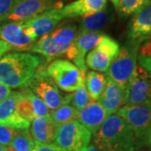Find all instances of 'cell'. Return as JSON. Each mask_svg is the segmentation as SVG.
I'll return each instance as SVG.
<instances>
[{
  "instance_id": "cell-43",
  "label": "cell",
  "mask_w": 151,
  "mask_h": 151,
  "mask_svg": "<svg viewBox=\"0 0 151 151\" xmlns=\"http://www.w3.org/2000/svg\"><path fill=\"white\" fill-rule=\"evenodd\" d=\"M20 1H22V0H15L16 4H18V3H19V2H20Z\"/></svg>"
},
{
  "instance_id": "cell-19",
  "label": "cell",
  "mask_w": 151,
  "mask_h": 151,
  "mask_svg": "<svg viewBox=\"0 0 151 151\" xmlns=\"http://www.w3.org/2000/svg\"><path fill=\"white\" fill-rule=\"evenodd\" d=\"M107 0H76L61 9L65 18L85 16L107 8Z\"/></svg>"
},
{
  "instance_id": "cell-7",
  "label": "cell",
  "mask_w": 151,
  "mask_h": 151,
  "mask_svg": "<svg viewBox=\"0 0 151 151\" xmlns=\"http://www.w3.org/2000/svg\"><path fill=\"white\" fill-rule=\"evenodd\" d=\"M29 88L52 111L64 104L65 96L60 93L55 83L48 76L46 68L43 65L37 70Z\"/></svg>"
},
{
  "instance_id": "cell-22",
  "label": "cell",
  "mask_w": 151,
  "mask_h": 151,
  "mask_svg": "<svg viewBox=\"0 0 151 151\" xmlns=\"http://www.w3.org/2000/svg\"><path fill=\"white\" fill-rule=\"evenodd\" d=\"M29 51L35 54L40 55L43 57H45L46 61H50L56 57L65 55L64 50L55 46L53 44L51 39L50 37V35H46L40 38L37 41H35V43L33 45Z\"/></svg>"
},
{
  "instance_id": "cell-5",
  "label": "cell",
  "mask_w": 151,
  "mask_h": 151,
  "mask_svg": "<svg viewBox=\"0 0 151 151\" xmlns=\"http://www.w3.org/2000/svg\"><path fill=\"white\" fill-rule=\"evenodd\" d=\"M92 133L76 120L60 125L55 135V145L65 151H86Z\"/></svg>"
},
{
  "instance_id": "cell-36",
  "label": "cell",
  "mask_w": 151,
  "mask_h": 151,
  "mask_svg": "<svg viewBox=\"0 0 151 151\" xmlns=\"http://www.w3.org/2000/svg\"><path fill=\"white\" fill-rule=\"evenodd\" d=\"M12 50H14V49L10 45H9L8 43H6L5 41L0 40V59Z\"/></svg>"
},
{
  "instance_id": "cell-37",
  "label": "cell",
  "mask_w": 151,
  "mask_h": 151,
  "mask_svg": "<svg viewBox=\"0 0 151 151\" xmlns=\"http://www.w3.org/2000/svg\"><path fill=\"white\" fill-rule=\"evenodd\" d=\"M11 93V89L9 86H5L4 84L0 82V103L4 100Z\"/></svg>"
},
{
  "instance_id": "cell-35",
  "label": "cell",
  "mask_w": 151,
  "mask_h": 151,
  "mask_svg": "<svg viewBox=\"0 0 151 151\" xmlns=\"http://www.w3.org/2000/svg\"><path fill=\"white\" fill-rule=\"evenodd\" d=\"M139 65L151 75V57H139Z\"/></svg>"
},
{
  "instance_id": "cell-40",
  "label": "cell",
  "mask_w": 151,
  "mask_h": 151,
  "mask_svg": "<svg viewBox=\"0 0 151 151\" xmlns=\"http://www.w3.org/2000/svg\"><path fill=\"white\" fill-rule=\"evenodd\" d=\"M111 2L113 3V6L115 7V9H119V2H120V0H111Z\"/></svg>"
},
{
  "instance_id": "cell-27",
  "label": "cell",
  "mask_w": 151,
  "mask_h": 151,
  "mask_svg": "<svg viewBox=\"0 0 151 151\" xmlns=\"http://www.w3.org/2000/svg\"><path fill=\"white\" fill-rule=\"evenodd\" d=\"M151 0H120L119 11V14L123 17H128L134 14L138 11L145 6Z\"/></svg>"
},
{
  "instance_id": "cell-33",
  "label": "cell",
  "mask_w": 151,
  "mask_h": 151,
  "mask_svg": "<svg viewBox=\"0 0 151 151\" xmlns=\"http://www.w3.org/2000/svg\"><path fill=\"white\" fill-rule=\"evenodd\" d=\"M32 151H65L60 148L55 144H50V145H38L35 146Z\"/></svg>"
},
{
  "instance_id": "cell-18",
  "label": "cell",
  "mask_w": 151,
  "mask_h": 151,
  "mask_svg": "<svg viewBox=\"0 0 151 151\" xmlns=\"http://www.w3.org/2000/svg\"><path fill=\"white\" fill-rule=\"evenodd\" d=\"M58 127L54 124L51 118L35 117L31 121L30 134L38 145H50L55 142Z\"/></svg>"
},
{
  "instance_id": "cell-4",
  "label": "cell",
  "mask_w": 151,
  "mask_h": 151,
  "mask_svg": "<svg viewBox=\"0 0 151 151\" xmlns=\"http://www.w3.org/2000/svg\"><path fill=\"white\" fill-rule=\"evenodd\" d=\"M46 72L57 87L67 92L76 91L85 81L79 68L67 60H54L47 65Z\"/></svg>"
},
{
  "instance_id": "cell-8",
  "label": "cell",
  "mask_w": 151,
  "mask_h": 151,
  "mask_svg": "<svg viewBox=\"0 0 151 151\" xmlns=\"http://www.w3.org/2000/svg\"><path fill=\"white\" fill-rule=\"evenodd\" d=\"M0 40L10 45L14 50H29L37 37L26 21L7 22L0 26Z\"/></svg>"
},
{
  "instance_id": "cell-13",
  "label": "cell",
  "mask_w": 151,
  "mask_h": 151,
  "mask_svg": "<svg viewBox=\"0 0 151 151\" xmlns=\"http://www.w3.org/2000/svg\"><path fill=\"white\" fill-rule=\"evenodd\" d=\"M127 35L128 40L140 45L151 39V1L132 17Z\"/></svg>"
},
{
  "instance_id": "cell-9",
  "label": "cell",
  "mask_w": 151,
  "mask_h": 151,
  "mask_svg": "<svg viewBox=\"0 0 151 151\" xmlns=\"http://www.w3.org/2000/svg\"><path fill=\"white\" fill-rule=\"evenodd\" d=\"M119 50V44L114 39L105 35L97 46L86 55V65L93 70L106 72Z\"/></svg>"
},
{
  "instance_id": "cell-38",
  "label": "cell",
  "mask_w": 151,
  "mask_h": 151,
  "mask_svg": "<svg viewBox=\"0 0 151 151\" xmlns=\"http://www.w3.org/2000/svg\"><path fill=\"white\" fill-rule=\"evenodd\" d=\"M145 144L147 145V146L150 149V150H151V126H150V128L149 132H148L147 137H146Z\"/></svg>"
},
{
  "instance_id": "cell-2",
  "label": "cell",
  "mask_w": 151,
  "mask_h": 151,
  "mask_svg": "<svg viewBox=\"0 0 151 151\" xmlns=\"http://www.w3.org/2000/svg\"><path fill=\"white\" fill-rule=\"evenodd\" d=\"M92 145L100 151H135L142 146L118 114H112L105 119L93 135Z\"/></svg>"
},
{
  "instance_id": "cell-16",
  "label": "cell",
  "mask_w": 151,
  "mask_h": 151,
  "mask_svg": "<svg viewBox=\"0 0 151 151\" xmlns=\"http://www.w3.org/2000/svg\"><path fill=\"white\" fill-rule=\"evenodd\" d=\"M106 34L101 30L94 32H78L77 34L74 43L78 54L76 59L74 60V63L84 76L86 72V65L85 63L86 55H87L88 51H91L97 46L100 40Z\"/></svg>"
},
{
  "instance_id": "cell-42",
  "label": "cell",
  "mask_w": 151,
  "mask_h": 151,
  "mask_svg": "<svg viewBox=\"0 0 151 151\" xmlns=\"http://www.w3.org/2000/svg\"><path fill=\"white\" fill-rule=\"evenodd\" d=\"M6 150V147H4V146H2L0 145V151H5Z\"/></svg>"
},
{
  "instance_id": "cell-41",
  "label": "cell",
  "mask_w": 151,
  "mask_h": 151,
  "mask_svg": "<svg viewBox=\"0 0 151 151\" xmlns=\"http://www.w3.org/2000/svg\"><path fill=\"white\" fill-rule=\"evenodd\" d=\"M5 151H15V150H14L11 146H9V147H7V148H6Z\"/></svg>"
},
{
  "instance_id": "cell-21",
  "label": "cell",
  "mask_w": 151,
  "mask_h": 151,
  "mask_svg": "<svg viewBox=\"0 0 151 151\" xmlns=\"http://www.w3.org/2000/svg\"><path fill=\"white\" fill-rule=\"evenodd\" d=\"M77 34V26L73 23H69L55 29L49 35L55 45L64 50L65 53L74 43Z\"/></svg>"
},
{
  "instance_id": "cell-14",
  "label": "cell",
  "mask_w": 151,
  "mask_h": 151,
  "mask_svg": "<svg viewBox=\"0 0 151 151\" xmlns=\"http://www.w3.org/2000/svg\"><path fill=\"white\" fill-rule=\"evenodd\" d=\"M98 103L105 110L108 116L118 113L120 108L127 104V94L121 87L107 77V83Z\"/></svg>"
},
{
  "instance_id": "cell-28",
  "label": "cell",
  "mask_w": 151,
  "mask_h": 151,
  "mask_svg": "<svg viewBox=\"0 0 151 151\" xmlns=\"http://www.w3.org/2000/svg\"><path fill=\"white\" fill-rule=\"evenodd\" d=\"M93 100L89 96L88 92L86 91L85 84H83L79 89H77L72 94L70 103H71V106L78 111V110H81V108H85L86 105H88Z\"/></svg>"
},
{
  "instance_id": "cell-17",
  "label": "cell",
  "mask_w": 151,
  "mask_h": 151,
  "mask_svg": "<svg viewBox=\"0 0 151 151\" xmlns=\"http://www.w3.org/2000/svg\"><path fill=\"white\" fill-rule=\"evenodd\" d=\"M108 116L100 103L92 101L85 108L77 111L76 120L92 134H95Z\"/></svg>"
},
{
  "instance_id": "cell-26",
  "label": "cell",
  "mask_w": 151,
  "mask_h": 151,
  "mask_svg": "<svg viewBox=\"0 0 151 151\" xmlns=\"http://www.w3.org/2000/svg\"><path fill=\"white\" fill-rule=\"evenodd\" d=\"M22 90H23V97L20 98V100L17 104V113L22 119L30 123L35 118V116L33 110L31 102L28 97V88Z\"/></svg>"
},
{
  "instance_id": "cell-23",
  "label": "cell",
  "mask_w": 151,
  "mask_h": 151,
  "mask_svg": "<svg viewBox=\"0 0 151 151\" xmlns=\"http://www.w3.org/2000/svg\"><path fill=\"white\" fill-rule=\"evenodd\" d=\"M84 83L89 96L93 101H96L100 98L104 91L107 83V77L100 72L91 70L87 72Z\"/></svg>"
},
{
  "instance_id": "cell-31",
  "label": "cell",
  "mask_w": 151,
  "mask_h": 151,
  "mask_svg": "<svg viewBox=\"0 0 151 151\" xmlns=\"http://www.w3.org/2000/svg\"><path fill=\"white\" fill-rule=\"evenodd\" d=\"M15 4V0H0V24L4 22L6 16Z\"/></svg>"
},
{
  "instance_id": "cell-44",
  "label": "cell",
  "mask_w": 151,
  "mask_h": 151,
  "mask_svg": "<svg viewBox=\"0 0 151 151\" xmlns=\"http://www.w3.org/2000/svg\"><path fill=\"white\" fill-rule=\"evenodd\" d=\"M150 40H151V39H150Z\"/></svg>"
},
{
  "instance_id": "cell-12",
  "label": "cell",
  "mask_w": 151,
  "mask_h": 151,
  "mask_svg": "<svg viewBox=\"0 0 151 151\" xmlns=\"http://www.w3.org/2000/svg\"><path fill=\"white\" fill-rule=\"evenodd\" d=\"M23 97V90L11 92V93L0 103V125H5L15 129H29L30 123L18 115L17 104Z\"/></svg>"
},
{
  "instance_id": "cell-29",
  "label": "cell",
  "mask_w": 151,
  "mask_h": 151,
  "mask_svg": "<svg viewBox=\"0 0 151 151\" xmlns=\"http://www.w3.org/2000/svg\"><path fill=\"white\" fill-rule=\"evenodd\" d=\"M28 97L29 101L31 102L35 117H49L50 116V112L49 110L47 105L44 103L40 97L35 96L29 88H28Z\"/></svg>"
},
{
  "instance_id": "cell-15",
  "label": "cell",
  "mask_w": 151,
  "mask_h": 151,
  "mask_svg": "<svg viewBox=\"0 0 151 151\" xmlns=\"http://www.w3.org/2000/svg\"><path fill=\"white\" fill-rule=\"evenodd\" d=\"M65 19L61 9H50L26 21L28 26L35 34L36 37H42L52 32Z\"/></svg>"
},
{
  "instance_id": "cell-24",
  "label": "cell",
  "mask_w": 151,
  "mask_h": 151,
  "mask_svg": "<svg viewBox=\"0 0 151 151\" xmlns=\"http://www.w3.org/2000/svg\"><path fill=\"white\" fill-rule=\"evenodd\" d=\"M77 110L70 104H63L55 110L50 112V117L54 124L59 128L60 125L68 123L71 120H76Z\"/></svg>"
},
{
  "instance_id": "cell-3",
  "label": "cell",
  "mask_w": 151,
  "mask_h": 151,
  "mask_svg": "<svg viewBox=\"0 0 151 151\" xmlns=\"http://www.w3.org/2000/svg\"><path fill=\"white\" fill-rule=\"evenodd\" d=\"M140 44L128 40L113 60L108 70L107 77L119 86L127 94V88L137 65L138 50Z\"/></svg>"
},
{
  "instance_id": "cell-39",
  "label": "cell",
  "mask_w": 151,
  "mask_h": 151,
  "mask_svg": "<svg viewBox=\"0 0 151 151\" xmlns=\"http://www.w3.org/2000/svg\"><path fill=\"white\" fill-rule=\"evenodd\" d=\"M86 151H100L98 149H97L96 146L94 145H90L87 147V149L86 150Z\"/></svg>"
},
{
  "instance_id": "cell-20",
  "label": "cell",
  "mask_w": 151,
  "mask_h": 151,
  "mask_svg": "<svg viewBox=\"0 0 151 151\" xmlns=\"http://www.w3.org/2000/svg\"><path fill=\"white\" fill-rule=\"evenodd\" d=\"M114 19L113 11L108 8L88 15H85L80 20L79 32L100 31L101 29L108 26Z\"/></svg>"
},
{
  "instance_id": "cell-45",
  "label": "cell",
  "mask_w": 151,
  "mask_h": 151,
  "mask_svg": "<svg viewBox=\"0 0 151 151\" xmlns=\"http://www.w3.org/2000/svg\"><path fill=\"white\" fill-rule=\"evenodd\" d=\"M150 151H151V150H150Z\"/></svg>"
},
{
  "instance_id": "cell-32",
  "label": "cell",
  "mask_w": 151,
  "mask_h": 151,
  "mask_svg": "<svg viewBox=\"0 0 151 151\" xmlns=\"http://www.w3.org/2000/svg\"><path fill=\"white\" fill-rule=\"evenodd\" d=\"M139 57H151V40L142 42L138 50Z\"/></svg>"
},
{
  "instance_id": "cell-1",
  "label": "cell",
  "mask_w": 151,
  "mask_h": 151,
  "mask_svg": "<svg viewBox=\"0 0 151 151\" xmlns=\"http://www.w3.org/2000/svg\"><path fill=\"white\" fill-rule=\"evenodd\" d=\"M44 63L45 58L40 55L7 53L0 59V82L9 88H28Z\"/></svg>"
},
{
  "instance_id": "cell-34",
  "label": "cell",
  "mask_w": 151,
  "mask_h": 151,
  "mask_svg": "<svg viewBox=\"0 0 151 151\" xmlns=\"http://www.w3.org/2000/svg\"><path fill=\"white\" fill-rule=\"evenodd\" d=\"M77 54H78V51H77V49L76 47L75 43H73L70 47L68 48V50H66V52L65 53V56L69 59L70 60H72L74 61L76 59V56H77Z\"/></svg>"
},
{
  "instance_id": "cell-11",
  "label": "cell",
  "mask_w": 151,
  "mask_h": 151,
  "mask_svg": "<svg viewBox=\"0 0 151 151\" xmlns=\"http://www.w3.org/2000/svg\"><path fill=\"white\" fill-rule=\"evenodd\" d=\"M145 103H151V75L137 64L127 88V104Z\"/></svg>"
},
{
  "instance_id": "cell-30",
  "label": "cell",
  "mask_w": 151,
  "mask_h": 151,
  "mask_svg": "<svg viewBox=\"0 0 151 151\" xmlns=\"http://www.w3.org/2000/svg\"><path fill=\"white\" fill-rule=\"evenodd\" d=\"M19 131L5 125H0V145L4 147L10 146L11 142Z\"/></svg>"
},
{
  "instance_id": "cell-10",
  "label": "cell",
  "mask_w": 151,
  "mask_h": 151,
  "mask_svg": "<svg viewBox=\"0 0 151 151\" xmlns=\"http://www.w3.org/2000/svg\"><path fill=\"white\" fill-rule=\"evenodd\" d=\"M63 4L56 0H22L16 4L4 21H27L50 9H62Z\"/></svg>"
},
{
  "instance_id": "cell-6",
  "label": "cell",
  "mask_w": 151,
  "mask_h": 151,
  "mask_svg": "<svg viewBox=\"0 0 151 151\" xmlns=\"http://www.w3.org/2000/svg\"><path fill=\"white\" fill-rule=\"evenodd\" d=\"M128 124L129 129L143 145L151 126V103L126 104L120 108L118 113Z\"/></svg>"
},
{
  "instance_id": "cell-25",
  "label": "cell",
  "mask_w": 151,
  "mask_h": 151,
  "mask_svg": "<svg viewBox=\"0 0 151 151\" xmlns=\"http://www.w3.org/2000/svg\"><path fill=\"white\" fill-rule=\"evenodd\" d=\"M10 146L15 151H32L35 143L29 129L21 130L14 138Z\"/></svg>"
}]
</instances>
